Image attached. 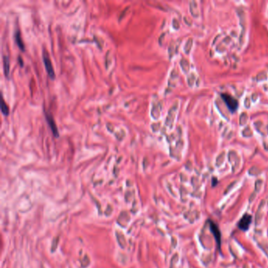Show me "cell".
Segmentation results:
<instances>
[{
  "mask_svg": "<svg viewBox=\"0 0 268 268\" xmlns=\"http://www.w3.org/2000/svg\"><path fill=\"white\" fill-rule=\"evenodd\" d=\"M221 96H222V98L225 101V103L226 104L227 107L229 108V109L231 112H234L237 109L238 102H237V101L234 98L227 94H222Z\"/></svg>",
  "mask_w": 268,
  "mask_h": 268,
  "instance_id": "obj_1",
  "label": "cell"
},
{
  "mask_svg": "<svg viewBox=\"0 0 268 268\" xmlns=\"http://www.w3.org/2000/svg\"><path fill=\"white\" fill-rule=\"evenodd\" d=\"M42 58H43V62H44V65H45L46 70L48 73L49 76L51 78V79H54L55 77V72L53 68V65H52L51 61L49 58L48 54L46 53V51H43V55H42Z\"/></svg>",
  "mask_w": 268,
  "mask_h": 268,
  "instance_id": "obj_2",
  "label": "cell"
},
{
  "mask_svg": "<svg viewBox=\"0 0 268 268\" xmlns=\"http://www.w3.org/2000/svg\"><path fill=\"white\" fill-rule=\"evenodd\" d=\"M252 223V216L249 215H245L241 219V220L238 223V227L241 230L245 231L249 229L250 224Z\"/></svg>",
  "mask_w": 268,
  "mask_h": 268,
  "instance_id": "obj_3",
  "label": "cell"
},
{
  "mask_svg": "<svg viewBox=\"0 0 268 268\" xmlns=\"http://www.w3.org/2000/svg\"><path fill=\"white\" fill-rule=\"evenodd\" d=\"M46 121H47V123H48L49 126L50 127V129H51L52 132L54 134V135L55 137H58L59 135V134H58V127L56 126V123H55L54 120L53 119V117L50 114H47V113H46Z\"/></svg>",
  "mask_w": 268,
  "mask_h": 268,
  "instance_id": "obj_4",
  "label": "cell"
},
{
  "mask_svg": "<svg viewBox=\"0 0 268 268\" xmlns=\"http://www.w3.org/2000/svg\"><path fill=\"white\" fill-rule=\"evenodd\" d=\"M210 228L211 231L213 234L214 237H215V238H216V241H217V244H218L219 248H220V242H221V237H220L221 234H220V230L218 228V226H217L216 224H214V223H212V222H211L210 223Z\"/></svg>",
  "mask_w": 268,
  "mask_h": 268,
  "instance_id": "obj_5",
  "label": "cell"
},
{
  "mask_svg": "<svg viewBox=\"0 0 268 268\" xmlns=\"http://www.w3.org/2000/svg\"><path fill=\"white\" fill-rule=\"evenodd\" d=\"M3 65H4V73L6 76H9V72H10V62L9 58L7 56L3 57Z\"/></svg>",
  "mask_w": 268,
  "mask_h": 268,
  "instance_id": "obj_6",
  "label": "cell"
},
{
  "mask_svg": "<svg viewBox=\"0 0 268 268\" xmlns=\"http://www.w3.org/2000/svg\"><path fill=\"white\" fill-rule=\"evenodd\" d=\"M15 39H16V42L18 46H19V48L21 50H25V46L23 44L22 39H21V33H20L19 31H17L16 34H15Z\"/></svg>",
  "mask_w": 268,
  "mask_h": 268,
  "instance_id": "obj_7",
  "label": "cell"
},
{
  "mask_svg": "<svg viewBox=\"0 0 268 268\" xmlns=\"http://www.w3.org/2000/svg\"><path fill=\"white\" fill-rule=\"evenodd\" d=\"M1 111L2 113H3L4 115L7 116L9 114V107L7 105V104L5 103L4 100L2 101V104H1Z\"/></svg>",
  "mask_w": 268,
  "mask_h": 268,
  "instance_id": "obj_8",
  "label": "cell"
},
{
  "mask_svg": "<svg viewBox=\"0 0 268 268\" xmlns=\"http://www.w3.org/2000/svg\"><path fill=\"white\" fill-rule=\"evenodd\" d=\"M18 60H20V64H21V65L23 66V61H22V59H21V58L19 57V58H18Z\"/></svg>",
  "mask_w": 268,
  "mask_h": 268,
  "instance_id": "obj_9",
  "label": "cell"
}]
</instances>
